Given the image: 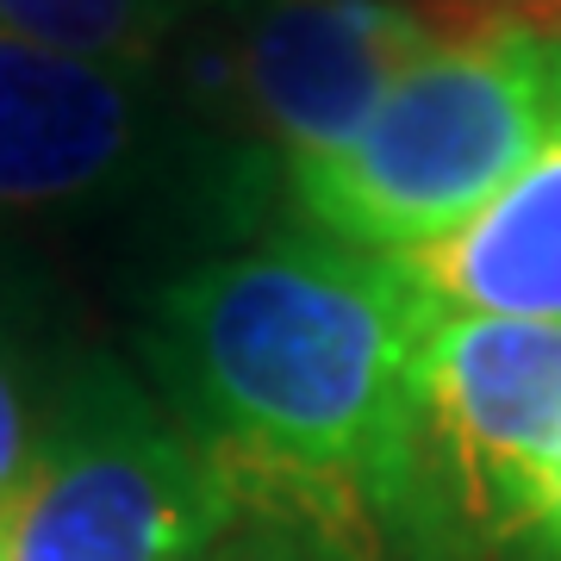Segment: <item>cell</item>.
<instances>
[{
    "instance_id": "6da1fadb",
    "label": "cell",
    "mask_w": 561,
    "mask_h": 561,
    "mask_svg": "<svg viewBox=\"0 0 561 561\" xmlns=\"http://www.w3.org/2000/svg\"><path fill=\"white\" fill-rule=\"evenodd\" d=\"M424 324L393 256L262 231L138 287L131 356L243 512L343 561H443L419 474Z\"/></svg>"
},
{
    "instance_id": "7a4b0ae2",
    "label": "cell",
    "mask_w": 561,
    "mask_h": 561,
    "mask_svg": "<svg viewBox=\"0 0 561 561\" xmlns=\"http://www.w3.org/2000/svg\"><path fill=\"white\" fill-rule=\"evenodd\" d=\"M280 169L225 138L169 62L62 57L0 38V256L138 268L268 231Z\"/></svg>"
},
{
    "instance_id": "3957f363",
    "label": "cell",
    "mask_w": 561,
    "mask_h": 561,
    "mask_svg": "<svg viewBox=\"0 0 561 561\" xmlns=\"http://www.w3.org/2000/svg\"><path fill=\"white\" fill-rule=\"evenodd\" d=\"M561 113V32L481 13L431 44L356 138L294 162L280 206L368 256H412L474 219L542 150Z\"/></svg>"
},
{
    "instance_id": "277c9868",
    "label": "cell",
    "mask_w": 561,
    "mask_h": 561,
    "mask_svg": "<svg viewBox=\"0 0 561 561\" xmlns=\"http://www.w3.org/2000/svg\"><path fill=\"white\" fill-rule=\"evenodd\" d=\"M238 518L213 449L94 343L0 500V561H194Z\"/></svg>"
},
{
    "instance_id": "5b68a950",
    "label": "cell",
    "mask_w": 561,
    "mask_h": 561,
    "mask_svg": "<svg viewBox=\"0 0 561 561\" xmlns=\"http://www.w3.org/2000/svg\"><path fill=\"white\" fill-rule=\"evenodd\" d=\"M456 25L468 20L431 0H243L187 25L169 69L225 138L287 175L356 138L387 88Z\"/></svg>"
},
{
    "instance_id": "8992f818",
    "label": "cell",
    "mask_w": 561,
    "mask_h": 561,
    "mask_svg": "<svg viewBox=\"0 0 561 561\" xmlns=\"http://www.w3.org/2000/svg\"><path fill=\"white\" fill-rule=\"evenodd\" d=\"M561 461V324L431 312L419 337V474L443 561H512Z\"/></svg>"
},
{
    "instance_id": "52a82bcc",
    "label": "cell",
    "mask_w": 561,
    "mask_h": 561,
    "mask_svg": "<svg viewBox=\"0 0 561 561\" xmlns=\"http://www.w3.org/2000/svg\"><path fill=\"white\" fill-rule=\"evenodd\" d=\"M393 262L431 312L561 324V113L537 157L461 231Z\"/></svg>"
},
{
    "instance_id": "ba28073f",
    "label": "cell",
    "mask_w": 561,
    "mask_h": 561,
    "mask_svg": "<svg viewBox=\"0 0 561 561\" xmlns=\"http://www.w3.org/2000/svg\"><path fill=\"white\" fill-rule=\"evenodd\" d=\"M88 350L94 343L81 337L76 287L44 262L0 256V500L32 461Z\"/></svg>"
},
{
    "instance_id": "9c48e42d",
    "label": "cell",
    "mask_w": 561,
    "mask_h": 561,
    "mask_svg": "<svg viewBox=\"0 0 561 561\" xmlns=\"http://www.w3.org/2000/svg\"><path fill=\"white\" fill-rule=\"evenodd\" d=\"M175 0H0V38L106 62H169L187 32Z\"/></svg>"
},
{
    "instance_id": "30bf717a",
    "label": "cell",
    "mask_w": 561,
    "mask_h": 561,
    "mask_svg": "<svg viewBox=\"0 0 561 561\" xmlns=\"http://www.w3.org/2000/svg\"><path fill=\"white\" fill-rule=\"evenodd\" d=\"M194 561H343V556L337 549H324V542L312 537V530H300V524L243 512V518Z\"/></svg>"
},
{
    "instance_id": "8fae6325",
    "label": "cell",
    "mask_w": 561,
    "mask_h": 561,
    "mask_svg": "<svg viewBox=\"0 0 561 561\" xmlns=\"http://www.w3.org/2000/svg\"><path fill=\"white\" fill-rule=\"evenodd\" d=\"M524 561H561V461L542 474L537 505H530V524H524Z\"/></svg>"
},
{
    "instance_id": "7c38bea8",
    "label": "cell",
    "mask_w": 561,
    "mask_h": 561,
    "mask_svg": "<svg viewBox=\"0 0 561 561\" xmlns=\"http://www.w3.org/2000/svg\"><path fill=\"white\" fill-rule=\"evenodd\" d=\"M187 20H213V13H231V7H243V0H175Z\"/></svg>"
},
{
    "instance_id": "4fadbf2b",
    "label": "cell",
    "mask_w": 561,
    "mask_h": 561,
    "mask_svg": "<svg viewBox=\"0 0 561 561\" xmlns=\"http://www.w3.org/2000/svg\"><path fill=\"white\" fill-rule=\"evenodd\" d=\"M461 7H518V0H461Z\"/></svg>"
}]
</instances>
